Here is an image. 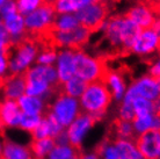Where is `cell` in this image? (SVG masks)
<instances>
[{"instance_id":"obj_1","label":"cell","mask_w":160,"mask_h":159,"mask_svg":"<svg viewBox=\"0 0 160 159\" xmlns=\"http://www.w3.org/2000/svg\"><path fill=\"white\" fill-rule=\"evenodd\" d=\"M112 101V95L103 80L88 83L79 98L81 111L87 113L96 121L102 119Z\"/></svg>"},{"instance_id":"obj_2","label":"cell","mask_w":160,"mask_h":159,"mask_svg":"<svg viewBox=\"0 0 160 159\" xmlns=\"http://www.w3.org/2000/svg\"><path fill=\"white\" fill-rule=\"evenodd\" d=\"M40 49V42L36 38H32L29 36L23 41L12 45L8 51L9 73L11 74H23L30 66L36 63Z\"/></svg>"},{"instance_id":"obj_3","label":"cell","mask_w":160,"mask_h":159,"mask_svg":"<svg viewBox=\"0 0 160 159\" xmlns=\"http://www.w3.org/2000/svg\"><path fill=\"white\" fill-rule=\"evenodd\" d=\"M92 34L93 33L88 28L79 24L77 28L68 32H57L50 29L49 33H47L38 42L41 45L50 44L56 49L68 48L77 50L81 49L87 43Z\"/></svg>"},{"instance_id":"obj_4","label":"cell","mask_w":160,"mask_h":159,"mask_svg":"<svg viewBox=\"0 0 160 159\" xmlns=\"http://www.w3.org/2000/svg\"><path fill=\"white\" fill-rule=\"evenodd\" d=\"M56 12L51 3H44L35 11L24 15V24L29 37L40 41L52 28Z\"/></svg>"},{"instance_id":"obj_5","label":"cell","mask_w":160,"mask_h":159,"mask_svg":"<svg viewBox=\"0 0 160 159\" xmlns=\"http://www.w3.org/2000/svg\"><path fill=\"white\" fill-rule=\"evenodd\" d=\"M76 74L84 79L86 83H93L96 80H103L107 72L103 59L88 55L81 49H77L74 55Z\"/></svg>"},{"instance_id":"obj_6","label":"cell","mask_w":160,"mask_h":159,"mask_svg":"<svg viewBox=\"0 0 160 159\" xmlns=\"http://www.w3.org/2000/svg\"><path fill=\"white\" fill-rule=\"evenodd\" d=\"M47 111H49L63 127L66 128L81 113V107L78 98L58 92V95L48 106Z\"/></svg>"},{"instance_id":"obj_7","label":"cell","mask_w":160,"mask_h":159,"mask_svg":"<svg viewBox=\"0 0 160 159\" xmlns=\"http://www.w3.org/2000/svg\"><path fill=\"white\" fill-rule=\"evenodd\" d=\"M76 15L81 26L94 33L101 30L103 23L108 19L109 7L106 4V0H101L99 3H94L80 8L76 12Z\"/></svg>"},{"instance_id":"obj_8","label":"cell","mask_w":160,"mask_h":159,"mask_svg":"<svg viewBox=\"0 0 160 159\" xmlns=\"http://www.w3.org/2000/svg\"><path fill=\"white\" fill-rule=\"evenodd\" d=\"M136 96H142L145 99L156 101L160 96V81L151 74H146L133 80L127 88L122 101L131 104L133 98Z\"/></svg>"},{"instance_id":"obj_9","label":"cell","mask_w":160,"mask_h":159,"mask_svg":"<svg viewBox=\"0 0 160 159\" xmlns=\"http://www.w3.org/2000/svg\"><path fill=\"white\" fill-rule=\"evenodd\" d=\"M160 45V35L153 27L140 29L139 34L135 38L130 52L140 57H151L158 51Z\"/></svg>"},{"instance_id":"obj_10","label":"cell","mask_w":160,"mask_h":159,"mask_svg":"<svg viewBox=\"0 0 160 159\" xmlns=\"http://www.w3.org/2000/svg\"><path fill=\"white\" fill-rule=\"evenodd\" d=\"M96 123V119L87 113L81 111L68 127L65 128L68 137V142L73 146L80 149L84 143L85 137Z\"/></svg>"},{"instance_id":"obj_11","label":"cell","mask_w":160,"mask_h":159,"mask_svg":"<svg viewBox=\"0 0 160 159\" xmlns=\"http://www.w3.org/2000/svg\"><path fill=\"white\" fill-rule=\"evenodd\" d=\"M135 142L143 158H160V129H151L137 135Z\"/></svg>"},{"instance_id":"obj_12","label":"cell","mask_w":160,"mask_h":159,"mask_svg":"<svg viewBox=\"0 0 160 159\" xmlns=\"http://www.w3.org/2000/svg\"><path fill=\"white\" fill-rule=\"evenodd\" d=\"M1 22L4 24L6 32L8 33L12 45L19 43V42H21V41H23L24 38L28 37L26 24H24V16L19 12L2 16Z\"/></svg>"},{"instance_id":"obj_13","label":"cell","mask_w":160,"mask_h":159,"mask_svg":"<svg viewBox=\"0 0 160 159\" xmlns=\"http://www.w3.org/2000/svg\"><path fill=\"white\" fill-rule=\"evenodd\" d=\"M125 15L128 16L129 19H131L140 29L153 27L157 18H158L156 12H154L153 6L146 4V3H143V1H139L135 6L129 8V11L125 13Z\"/></svg>"},{"instance_id":"obj_14","label":"cell","mask_w":160,"mask_h":159,"mask_svg":"<svg viewBox=\"0 0 160 159\" xmlns=\"http://www.w3.org/2000/svg\"><path fill=\"white\" fill-rule=\"evenodd\" d=\"M74 49H59L57 59L55 63V68L57 70L58 80L59 84L64 83L68 79H70L72 76L76 74V63H74Z\"/></svg>"},{"instance_id":"obj_15","label":"cell","mask_w":160,"mask_h":159,"mask_svg":"<svg viewBox=\"0 0 160 159\" xmlns=\"http://www.w3.org/2000/svg\"><path fill=\"white\" fill-rule=\"evenodd\" d=\"M22 116L16 100L2 99L0 101V126L1 128H19Z\"/></svg>"},{"instance_id":"obj_16","label":"cell","mask_w":160,"mask_h":159,"mask_svg":"<svg viewBox=\"0 0 160 159\" xmlns=\"http://www.w3.org/2000/svg\"><path fill=\"white\" fill-rule=\"evenodd\" d=\"M0 92L2 99L18 100L26 93L24 74H9L0 83Z\"/></svg>"},{"instance_id":"obj_17","label":"cell","mask_w":160,"mask_h":159,"mask_svg":"<svg viewBox=\"0 0 160 159\" xmlns=\"http://www.w3.org/2000/svg\"><path fill=\"white\" fill-rule=\"evenodd\" d=\"M123 15H115L108 18L103 23L101 30L104 33V38L107 40L114 50L123 52L122 48V36H121V27H122Z\"/></svg>"},{"instance_id":"obj_18","label":"cell","mask_w":160,"mask_h":159,"mask_svg":"<svg viewBox=\"0 0 160 159\" xmlns=\"http://www.w3.org/2000/svg\"><path fill=\"white\" fill-rule=\"evenodd\" d=\"M26 80L29 79H40L48 81L52 86H59L58 74L55 65H45V64H34L32 66L23 73Z\"/></svg>"},{"instance_id":"obj_19","label":"cell","mask_w":160,"mask_h":159,"mask_svg":"<svg viewBox=\"0 0 160 159\" xmlns=\"http://www.w3.org/2000/svg\"><path fill=\"white\" fill-rule=\"evenodd\" d=\"M21 111L28 115H44L48 110L49 101L40 96L29 95L24 93L16 100Z\"/></svg>"},{"instance_id":"obj_20","label":"cell","mask_w":160,"mask_h":159,"mask_svg":"<svg viewBox=\"0 0 160 159\" xmlns=\"http://www.w3.org/2000/svg\"><path fill=\"white\" fill-rule=\"evenodd\" d=\"M103 81L106 83L107 87L109 88V91L112 93V100L121 102L125 92H127V88H128L123 74L117 71L107 70L103 77Z\"/></svg>"},{"instance_id":"obj_21","label":"cell","mask_w":160,"mask_h":159,"mask_svg":"<svg viewBox=\"0 0 160 159\" xmlns=\"http://www.w3.org/2000/svg\"><path fill=\"white\" fill-rule=\"evenodd\" d=\"M59 90V86H52L48 81L40 79H29L26 80V94L29 95L40 96L48 100Z\"/></svg>"},{"instance_id":"obj_22","label":"cell","mask_w":160,"mask_h":159,"mask_svg":"<svg viewBox=\"0 0 160 159\" xmlns=\"http://www.w3.org/2000/svg\"><path fill=\"white\" fill-rule=\"evenodd\" d=\"M140 28L137 26L131 19L124 14L122 19V27H121V36H122V48L123 52H130L131 45L135 38L139 34Z\"/></svg>"},{"instance_id":"obj_23","label":"cell","mask_w":160,"mask_h":159,"mask_svg":"<svg viewBox=\"0 0 160 159\" xmlns=\"http://www.w3.org/2000/svg\"><path fill=\"white\" fill-rule=\"evenodd\" d=\"M112 142L118 155V159H143L135 139L116 138Z\"/></svg>"},{"instance_id":"obj_24","label":"cell","mask_w":160,"mask_h":159,"mask_svg":"<svg viewBox=\"0 0 160 159\" xmlns=\"http://www.w3.org/2000/svg\"><path fill=\"white\" fill-rule=\"evenodd\" d=\"M4 159H29L32 158V153L30 147L24 146L22 144L16 142L5 139L4 141V151H2Z\"/></svg>"},{"instance_id":"obj_25","label":"cell","mask_w":160,"mask_h":159,"mask_svg":"<svg viewBox=\"0 0 160 159\" xmlns=\"http://www.w3.org/2000/svg\"><path fill=\"white\" fill-rule=\"evenodd\" d=\"M132 124L136 135H140L151 129H160V114L151 113L146 115L135 116Z\"/></svg>"},{"instance_id":"obj_26","label":"cell","mask_w":160,"mask_h":159,"mask_svg":"<svg viewBox=\"0 0 160 159\" xmlns=\"http://www.w3.org/2000/svg\"><path fill=\"white\" fill-rule=\"evenodd\" d=\"M86 86H87V83L77 74H74L66 81L59 84V92L79 99L80 95L82 94V92L85 91Z\"/></svg>"},{"instance_id":"obj_27","label":"cell","mask_w":160,"mask_h":159,"mask_svg":"<svg viewBox=\"0 0 160 159\" xmlns=\"http://www.w3.org/2000/svg\"><path fill=\"white\" fill-rule=\"evenodd\" d=\"M79 24V20L76 13H63V14H56L51 29L57 32H68L77 28Z\"/></svg>"},{"instance_id":"obj_28","label":"cell","mask_w":160,"mask_h":159,"mask_svg":"<svg viewBox=\"0 0 160 159\" xmlns=\"http://www.w3.org/2000/svg\"><path fill=\"white\" fill-rule=\"evenodd\" d=\"M55 145L56 143L52 137L32 139L30 144V151L32 153V157L35 158H47L52 151V149L55 147Z\"/></svg>"},{"instance_id":"obj_29","label":"cell","mask_w":160,"mask_h":159,"mask_svg":"<svg viewBox=\"0 0 160 159\" xmlns=\"http://www.w3.org/2000/svg\"><path fill=\"white\" fill-rule=\"evenodd\" d=\"M80 149L72 144H56L48 158L50 159H76L81 157Z\"/></svg>"},{"instance_id":"obj_30","label":"cell","mask_w":160,"mask_h":159,"mask_svg":"<svg viewBox=\"0 0 160 159\" xmlns=\"http://www.w3.org/2000/svg\"><path fill=\"white\" fill-rule=\"evenodd\" d=\"M114 130L116 138H127V139H135L137 137L132 121H127L117 117L114 122Z\"/></svg>"},{"instance_id":"obj_31","label":"cell","mask_w":160,"mask_h":159,"mask_svg":"<svg viewBox=\"0 0 160 159\" xmlns=\"http://www.w3.org/2000/svg\"><path fill=\"white\" fill-rule=\"evenodd\" d=\"M57 55H58V51L55 47H52L50 44H43V45H41L40 52L37 55L36 63L45 64V65H55Z\"/></svg>"},{"instance_id":"obj_32","label":"cell","mask_w":160,"mask_h":159,"mask_svg":"<svg viewBox=\"0 0 160 159\" xmlns=\"http://www.w3.org/2000/svg\"><path fill=\"white\" fill-rule=\"evenodd\" d=\"M131 104L136 116L154 113V101H152V100L145 99L142 96H136V98H133Z\"/></svg>"},{"instance_id":"obj_33","label":"cell","mask_w":160,"mask_h":159,"mask_svg":"<svg viewBox=\"0 0 160 159\" xmlns=\"http://www.w3.org/2000/svg\"><path fill=\"white\" fill-rule=\"evenodd\" d=\"M96 153L99 156V158L104 159H118V155L115 149L114 142L106 139L102 143L99 144V146L96 147Z\"/></svg>"},{"instance_id":"obj_34","label":"cell","mask_w":160,"mask_h":159,"mask_svg":"<svg viewBox=\"0 0 160 159\" xmlns=\"http://www.w3.org/2000/svg\"><path fill=\"white\" fill-rule=\"evenodd\" d=\"M43 115H28V114H23L21 116V121L19 124V128L21 130L32 134L41 123Z\"/></svg>"},{"instance_id":"obj_35","label":"cell","mask_w":160,"mask_h":159,"mask_svg":"<svg viewBox=\"0 0 160 159\" xmlns=\"http://www.w3.org/2000/svg\"><path fill=\"white\" fill-rule=\"evenodd\" d=\"M51 4L56 14L76 13L79 9V7H78V0H55Z\"/></svg>"},{"instance_id":"obj_36","label":"cell","mask_w":160,"mask_h":159,"mask_svg":"<svg viewBox=\"0 0 160 159\" xmlns=\"http://www.w3.org/2000/svg\"><path fill=\"white\" fill-rule=\"evenodd\" d=\"M44 3L45 0H16V7H18V12L24 16L35 11Z\"/></svg>"},{"instance_id":"obj_37","label":"cell","mask_w":160,"mask_h":159,"mask_svg":"<svg viewBox=\"0 0 160 159\" xmlns=\"http://www.w3.org/2000/svg\"><path fill=\"white\" fill-rule=\"evenodd\" d=\"M135 116H136V114H135L132 104H128V102L121 101L120 108H118V119L132 121V120L135 119Z\"/></svg>"},{"instance_id":"obj_38","label":"cell","mask_w":160,"mask_h":159,"mask_svg":"<svg viewBox=\"0 0 160 159\" xmlns=\"http://www.w3.org/2000/svg\"><path fill=\"white\" fill-rule=\"evenodd\" d=\"M11 74L9 73V55L7 52L0 54V83Z\"/></svg>"},{"instance_id":"obj_39","label":"cell","mask_w":160,"mask_h":159,"mask_svg":"<svg viewBox=\"0 0 160 159\" xmlns=\"http://www.w3.org/2000/svg\"><path fill=\"white\" fill-rule=\"evenodd\" d=\"M12 47L11 38L8 36V33L6 32L4 24L0 21V54L1 52H7Z\"/></svg>"},{"instance_id":"obj_40","label":"cell","mask_w":160,"mask_h":159,"mask_svg":"<svg viewBox=\"0 0 160 159\" xmlns=\"http://www.w3.org/2000/svg\"><path fill=\"white\" fill-rule=\"evenodd\" d=\"M18 12V7H16V0H6L4 4L0 6V16L9 15L12 13Z\"/></svg>"},{"instance_id":"obj_41","label":"cell","mask_w":160,"mask_h":159,"mask_svg":"<svg viewBox=\"0 0 160 159\" xmlns=\"http://www.w3.org/2000/svg\"><path fill=\"white\" fill-rule=\"evenodd\" d=\"M148 74H151L160 81V57H158V59L151 63L148 69Z\"/></svg>"},{"instance_id":"obj_42","label":"cell","mask_w":160,"mask_h":159,"mask_svg":"<svg viewBox=\"0 0 160 159\" xmlns=\"http://www.w3.org/2000/svg\"><path fill=\"white\" fill-rule=\"evenodd\" d=\"M55 139V143L56 144H68V134H66V130H63V131L60 132L59 135H57L56 137H53Z\"/></svg>"},{"instance_id":"obj_43","label":"cell","mask_w":160,"mask_h":159,"mask_svg":"<svg viewBox=\"0 0 160 159\" xmlns=\"http://www.w3.org/2000/svg\"><path fill=\"white\" fill-rule=\"evenodd\" d=\"M82 158H86V159H96L99 158V156H98V153H96V151L92 152V153H87V155L85 156H81Z\"/></svg>"},{"instance_id":"obj_44","label":"cell","mask_w":160,"mask_h":159,"mask_svg":"<svg viewBox=\"0 0 160 159\" xmlns=\"http://www.w3.org/2000/svg\"><path fill=\"white\" fill-rule=\"evenodd\" d=\"M154 113L160 114V96L154 101Z\"/></svg>"},{"instance_id":"obj_45","label":"cell","mask_w":160,"mask_h":159,"mask_svg":"<svg viewBox=\"0 0 160 159\" xmlns=\"http://www.w3.org/2000/svg\"><path fill=\"white\" fill-rule=\"evenodd\" d=\"M153 28L156 29L157 32L159 33V35H160V19L159 18H157L156 22H154V24H153Z\"/></svg>"},{"instance_id":"obj_46","label":"cell","mask_w":160,"mask_h":159,"mask_svg":"<svg viewBox=\"0 0 160 159\" xmlns=\"http://www.w3.org/2000/svg\"><path fill=\"white\" fill-rule=\"evenodd\" d=\"M153 8H154V12H156L157 16L160 19V1L158 3V4L154 5V6H153Z\"/></svg>"},{"instance_id":"obj_47","label":"cell","mask_w":160,"mask_h":159,"mask_svg":"<svg viewBox=\"0 0 160 159\" xmlns=\"http://www.w3.org/2000/svg\"><path fill=\"white\" fill-rule=\"evenodd\" d=\"M139 1H143V3H146V4L151 5V6H154L156 4H158L160 0H139Z\"/></svg>"},{"instance_id":"obj_48","label":"cell","mask_w":160,"mask_h":159,"mask_svg":"<svg viewBox=\"0 0 160 159\" xmlns=\"http://www.w3.org/2000/svg\"><path fill=\"white\" fill-rule=\"evenodd\" d=\"M2 151H4V142L0 141V158H2Z\"/></svg>"},{"instance_id":"obj_49","label":"cell","mask_w":160,"mask_h":159,"mask_svg":"<svg viewBox=\"0 0 160 159\" xmlns=\"http://www.w3.org/2000/svg\"><path fill=\"white\" fill-rule=\"evenodd\" d=\"M157 54H158V57H160V45H159V48H158V51H157Z\"/></svg>"},{"instance_id":"obj_50","label":"cell","mask_w":160,"mask_h":159,"mask_svg":"<svg viewBox=\"0 0 160 159\" xmlns=\"http://www.w3.org/2000/svg\"><path fill=\"white\" fill-rule=\"evenodd\" d=\"M5 1H6V0H0V6H1V5H2V4H4V3H5Z\"/></svg>"},{"instance_id":"obj_51","label":"cell","mask_w":160,"mask_h":159,"mask_svg":"<svg viewBox=\"0 0 160 159\" xmlns=\"http://www.w3.org/2000/svg\"><path fill=\"white\" fill-rule=\"evenodd\" d=\"M45 1H47V3H53L55 0H45Z\"/></svg>"},{"instance_id":"obj_52","label":"cell","mask_w":160,"mask_h":159,"mask_svg":"<svg viewBox=\"0 0 160 159\" xmlns=\"http://www.w3.org/2000/svg\"><path fill=\"white\" fill-rule=\"evenodd\" d=\"M112 1H115V3H118V1H122V0H112Z\"/></svg>"},{"instance_id":"obj_53","label":"cell","mask_w":160,"mask_h":159,"mask_svg":"<svg viewBox=\"0 0 160 159\" xmlns=\"http://www.w3.org/2000/svg\"><path fill=\"white\" fill-rule=\"evenodd\" d=\"M0 21H1V16H0Z\"/></svg>"}]
</instances>
